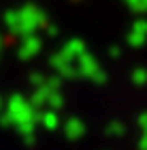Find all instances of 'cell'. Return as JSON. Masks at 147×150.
<instances>
[]
</instances>
